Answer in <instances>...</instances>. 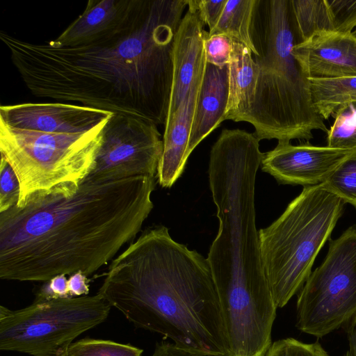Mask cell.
<instances>
[{"label":"cell","instance_id":"484cf974","mask_svg":"<svg viewBox=\"0 0 356 356\" xmlns=\"http://www.w3.org/2000/svg\"><path fill=\"white\" fill-rule=\"evenodd\" d=\"M20 188L18 179L9 163L1 156L0 163V213L18 203Z\"/></svg>","mask_w":356,"mask_h":356},{"label":"cell","instance_id":"9a60e30c","mask_svg":"<svg viewBox=\"0 0 356 356\" xmlns=\"http://www.w3.org/2000/svg\"><path fill=\"white\" fill-rule=\"evenodd\" d=\"M140 0H90L84 11L55 40L58 47L94 42L122 29L132 18Z\"/></svg>","mask_w":356,"mask_h":356},{"label":"cell","instance_id":"f1b7e54d","mask_svg":"<svg viewBox=\"0 0 356 356\" xmlns=\"http://www.w3.org/2000/svg\"><path fill=\"white\" fill-rule=\"evenodd\" d=\"M199 17L211 31L218 22L227 0H193Z\"/></svg>","mask_w":356,"mask_h":356},{"label":"cell","instance_id":"277c9868","mask_svg":"<svg viewBox=\"0 0 356 356\" xmlns=\"http://www.w3.org/2000/svg\"><path fill=\"white\" fill-rule=\"evenodd\" d=\"M264 153L241 129H223L213 144L209 181L218 234L207 256L229 337L250 340L272 328L277 309L266 277L255 218V181Z\"/></svg>","mask_w":356,"mask_h":356},{"label":"cell","instance_id":"6da1fadb","mask_svg":"<svg viewBox=\"0 0 356 356\" xmlns=\"http://www.w3.org/2000/svg\"><path fill=\"white\" fill-rule=\"evenodd\" d=\"M188 0H140L114 34L76 47L0 39L35 97L77 102L114 114L165 124L175 37Z\"/></svg>","mask_w":356,"mask_h":356},{"label":"cell","instance_id":"44dd1931","mask_svg":"<svg viewBox=\"0 0 356 356\" xmlns=\"http://www.w3.org/2000/svg\"><path fill=\"white\" fill-rule=\"evenodd\" d=\"M290 7L298 43L320 33L334 31L326 0H290Z\"/></svg>","mask_w":356,"mask_h":356},{"label":"cell","instance_id":"3957f363","mask_svg":"<svg viewBox=\"0 0 356 356\" xmlns=\"http://www.w3.org/2000/svg\"><path fill=\"white\" fill-rule=\"evenodd\" d=\"M98 293L136 327L207 356H228L220 303L207 258L149 227L113 259Z\"/></svg>","mask_w":356,"mask_h":356},{"label":"cell","instance_id":"83f0119b","mask_svg":"<svg viewBox=\"0 0 356 356\" xmlns=\"http://www.w3.org/2000/svg\"><path fill=\"white\" fill-rule=\"evenodd\" d=\"M329 6L334 30L351 33L356 28V0H326Z\"/></svg>","mask_w":356,"mask_h":356},{"label":"cell","instance_id":"ffe728a7","mask_svg":"<svg viewBox=\"0 0 356 356\" xmlns=\"http://www.w3.org/2000/svg\"><path fill=\"white\" fill-rule=\"evenodd\" d=\"M312 104L323 119L334 116L342 106L356 102V76L309 79Z\"/></svg>","mask_w":356,"mask_h":356},{"label":"cell","instance_id":"e0dca14e","mask_svg":"<svg viewBox=\"0 0 356 356\" xmlns=\"http://www.w3.org/2000/svg\"><path fill=\"white\" fill-rule=\"evenodd\" d=\"M228 99V65L219 67L207 63L191 126L188 156L203 139L225 120Z\"/></svg>","mask_w":356,"mask_h":356},{"label":"cell","instance_id":"603a6c76","mask_svg":"<svg viewBox=\"0 0 356 356\" xmlns=\"http://www.w3.org/2000/svg\"><path fill=\"white\" fill-rule=\"evenodd\" d=\"M143 352L130 344L85 338L72 342L62 356H141Z\"/></svg>","mask_w":356,"mask_h":356},{"label":"cell","instance_id":"cb8c5ba5","mask_svg":"<svg viewBox=\"0 0 356 356\" xmlns=\"http://www.w3.org/2000/svg\"><path fill=\"white\" fill-rule=\"evenodd\" d=\"M345 204L356 209V149L322 183Z\"/></svg>","mask_w":356,"mask_h":356},{"label":"cell","instance_id":"7a4b0ae2","mask_svg":"<svg viewBox=\"0 0 356 356\" xmlns=\"http://www.w3.org/2000/svg\"><path fill=\"white\" fill-rule=\"evenodd\" d=\"M155 179H86L74 193L35 195L0 213V278L47 282L95 273L141 230Z\"/></svg>","mask_w":356,"mask_h":356},{"label":"cell","instance_id":"8fae6325","mask_svg":"<svg viewBox=\"0 0 356 356\" xmlns=\"http://www.w3.org/2000/svg\"><path fill=\"white\" fill-rule=\"evenodd\" d=\"M355 149L316 146L309 141L295 145L278 142L264 153L260 166L280 184L316 186L325 181Z\"/></svg>","mask_w":356,"mask_h":356},{"label":"cell","instance_id":"d6a6232c","mask_svg":"<svg viewBox=\"0 0 356 356\" xmlns=\"http://www.w3.org/2000/svg\"><path fill=\"white\" fill-rule=\"evenodd\" d=\"M346 334L349 343V352L350 356H356V324L350 325L343 329Z\"/></svg>","mask_w":356,"mask_h":356},{"label":"cell","instance_id":"4dcf8cb0","mask_svg":"<svg viewBox=\"0 0 356 356\" xmlns=\"http://www.w3.org/2000/svg\"><path fill=\"white\" fill-rule=\"evenodd\" d=\"M87 275L82 272H76L70 275L68 279V291L70 297L88 296L89 284Z\"/></svg>","mask_w":356,"mask_h":356},{"label":"cell","instance_id":"7402d4cb","mask_svg":"<svg viewBox=\"0 0 356 356\" xmlns=\"http://www.w3.org/2000/svg\"><path fill=\"white\" fill-rule=\"evenodd\" d=\"M327 131V146L341 149H356V102L339 108Z\"/></svg>","mask_w":356,"mask_h":356},{"label":"cell","instance_id":"ac0fdd59","mask_svg":"<svg viewBox=\"0 0 356 356\" xmlns=\"http://www.w3.org/2000/svg\"><path fill=\"white\" fill-rule=\"evenodd\" d=\"M229 67V99L225 120L242 121L254 97L259 67L252 52L233 40Z\"/></svg>","mask_w":356,"mask_h":356},{"label":"cell","instance_id":"5bb4252c","mask_svg":"<svg viewBox=\"0 0 356 356\" xmlns=\"http://www.w3.org/2000/svg\"><path fill=\"white\" fill-rule=\"evenodd\" d=\"M177 29L172 50L173 78L167 119L177 111L198 74L206 67L204 40L208 35L193 0Z\"/></svg>","mask_w":356,"mask_h":356},{"label":"cell","instance_id":"4fadbf2b","mask_svg":"<svg viewBox=\"0 0 356 356\" xmlns=\"http://www.w3.org/2000/svg\"><path fill=\"white\" fill-rule=\"evenodd\" d=\"M308 79L356 76V36L351 33H318L292 51Z\"/></svg>","mask_w":356,"mask_h":356},{"label":"cell","instance_id":"52a82bcc","mask_svg":"<svg viewBox=\"0 0 356 356\" xmlns=\"http://www.w3.org/2000/svg\"><path fill=\"white\" fill-rule=\"evenodd\" d=\"M108 122L83 134H51L14 128L0 120L1 156L19 184L17 204L52 191L74 193L92 170Z\"/></svg>","mask_w":356,"mask_h":356},{"label":"cell","instance_id":"ba28073f","mask_svg":"<svg viewBox=\"0 0 356 356\" xmlns=\"http://www.w3.org/2000/svg\"><path fill=\"white\" fill-rule=\"evenodd\" d=\"M111 305L94 296L35 299L11 310L0 306V350L32 356H62L73 340L103 323Z\"/></svg>","mask_w":356,"mask_h":356},{"label":"cell","instance_id":"30bf717a","mask_svg":"<svg viewBox=\"0 0 356 356\" xmlns=\"http://www.w3.org/2000/svg\"><path fill=\"white\" fill-rule=\"evenodd\" d=\"M163 149L156 124L113 114L104 128L102 145L86 179L110 181L139 176L156 177Z\"/></svg>","mask_w":356,"mask_h":356},{"label":"cell","instance_id":"4316f807","mask_svg":"<svg viewBox=\"0 0 356 356\" xmlns=\"http://www.w3.org/2000/svg\"><path fill=\"white\" fill-rule=\"evenodd\" d=\"M233 48V40L223 34L208 35L204 40V49L207 63L219 67L228 65Z\"/></svg>","mask_w":356,"mask_h":356},{"label":"cell","instance_id":"9c48e42d","mask_svg":"<svg viewBox=\"0 0 356 356\" xmlns=\"http://www.w3.org/2000/svg\"><path fill=\"white\" fill-rule=\"evenodd\" d=\"M356 323V225L330 240L323 261L299 291L296 327L322 338Z\"/></svg>","mask_w":356,"mask_h":356},{"label":"cell","instance_id":"5b68a950","mask_svg":"<svg viewBox=\"0 0 356 356\" xmlns=\"http://www.w3.org/2000/svg\"><path fill=\"white\" fill-rule=\"evenodd\" d=\"M264 22L259 54L254 56L259 75L253 102L242 121L250 123L260 141H309L313 131H327L312 104L309 79L292 54L298 41L290 0L264 1Z\"/></svg>","mask_w":356,"mask_h":356},{"label":"cell","instance_id":"1f68e13d","mask_svg":"<svg viewBox=\"0 0 356 356\" xmlns=\"http://www.w3.org/2000/svg\"><path fill=\"white\" fill-rule=\"evenodd\" d=\"M152 356H207L177 347L173 343L162 341L156 343Z\"/></svg>","mask_w":356,"mask_h":356},{"label":"cell","instance_id":"d6986e66","mask_svg":"<svg viewBox=\"0 0 356 356\" xmlns=\"http://www.w3.org/2000/svg\"><path fill=\"white\" fill-rule=\"evenodd\" d=\"M259 0H227L216 26L209 36L223 34L249 48L254 56L259 54L253 40L252 28Z\"/></svg>","mask_w":356,"mask_h":356},{"label":"cell","instance_id":"7c38bea8","mask_svg":"<svg viewBox=\"0 0 356 356\" xmlns=\"http://www.w3.org/2000/svg\"><path fill=\"white\" fill-rule=\"evenodd\" d=\"M113 113L62 102L1 105L0 120L7 125L51 134H83L108 122Z\"/></svg>","mask_w":356,"mask_h":356},{"label":"cell","instance_id":"e575fe53","mask_svg":"<svg viewBox=\"0 0 356 356\" xmlns=\"http://www.w3.org/2000/svg\"><path fill=\"white\" fill-rule=\"evenodd\" d=\"M353 33L356 36V28L353 31Z\"/></svg>","mask_w":356,"mask_h":356},{"label":"cell","instance_id":"836d02e7","mask_svg":"<svg viewBox=\"0 0 356 356\" xmlns=\"http://www.w3.org/2000/svg\"><path fill=\"white\" fill-rule=\"evenodd\" d=\"M342 356H350L349 350H347Z\"/></svg>","mask_w":356,"mask_h":356},{"label":"cell","instance_id":"f546056e","mask_svg":"<svg viewBox=\"0 0 356 356\" xmlns=\"http://www.w3.org/2000/svg\"><path fill=\"white\" fill-rule=\"evenodd\" d=\"M68 279L66 275H58L44 282L36 295L35 299H56L70 298Z\"/></svg>","mask_w":356,"mask_h":356},{"label":"cell","instance_id":"8992f818","mask_svg":"<svg viewBox=\"0 0 356 356\" xmlns=\"http://www.w3.org/2000/svg\"><path fill=\"white\" fill-rule=\"evenodd\" d=\"M344 204L322 184L305 186L277 220L259 229L263 266L277 308L304 285Z\"/></svg>","mask_w":356,"mask_h":356},{"label":"cell","instance_id":"d4e9b609","mask_svg":"<svg viewBox=\"0 0 356 356\" xmlns=\"http://www.w3.org/2000/svg\"><path fill=\"white\" fill-rule=\"evenodd\" d=\"M265 356H329V355L318 341L306 343L289 337L272 343Z\"/></svg>","mask_w":356,"mask_h":356},{"label":"cell","instance_id":"2e32d148","mask_svg":"<svg viewBox=\"0 0 356 356\" xmlns=\"http://www.w3.org/2000/svg\"><path fill=\"white\" fill-rule=\"evenodd\" d=\"M205 67L196 76L177 111L165 122L163 154L156 177L163 188H170L175 184L188 159L187 148Z\"/></svg>","mask_w":356,"mask_h":356}]
</instances>
